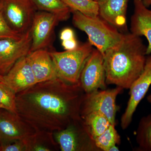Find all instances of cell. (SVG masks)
Returning a JSON list of instances; mask_svg holds the SVG:
<instances>
[{
	"label": "cell",
	"mask_w": 151,
	"mask_h": 151,
	"mask_svg": "<svg viewBox=\"0 0 151 151\" xmlns=\"http://www.w3.org/2000/svg\"><path fill=\"white\" fill-rule=\"evenodd\" d=\"M85 94L80 82L70 84L56 77L17 93V113L35 131L54 133L82 119Z\"/></svg>",
	"instance_id": "obj_1"
},
{
	"label": "cell",
	"mask_w": 151,
	"mask_h": 151,
	"mask_svg": "<svg viewBox=\"0 0 151 151\" xmlns=\"http://www.w3.org/2000/svg\"><path fill=\"white\" fill-rule=\"evenodd\" d=\"M147 48L141 37L125 33L118 45L103 55L106 84L129 89L145 67Z\"/></svg>",
	"instance_id": "obj_2"
},
{
	"label": "cell",
	"mask_w": 151,
	"mask_h": 151,
	"mask_svg": "<svg viewBox=\"0 0 151 151\" xmlns=\"http://www.w3.org/2000/svg\"><path fill=\"white\" fill-rule=\"evenodd\" d=\"M71 13L73 25L86 33L88 41L103 55L123 40L125 33L120 32L100 16H88L76 11H71Z\"/></svg>",
	"instance_id": "obj_3"
},
{
	"label": "cell",
	"mask_w": 151,
	"mask_h": 151,
	"mask_svg": "<svg viewBox=\"0 0 151 151\" xmlns=\"http://www.w3.org/2000/svg\"><path fill=\"white\" fill-rule=\"evenodd\" d=\"M92 46L87 41L73 50L49 51L57 77L70 84L79 83L81 70L93 50Z\"/></svg>",
	"instance_id": "obj_4"
},
{
	"label": "cell",
	"mask_w": 151,
	"mask_h": 151,
	"mask_svg": "<svg viewBox=\"0 0 151 151\" xmlns=\"http://www.w3.org/2000/svg\"><path fill=\"white\" fill-rule=\"evenodd\" d=\"M123 89L116 86L113 89H101L89 94L85 93L80 110L81 117L97 112L104 115L111 124L116 126V113L118 110L116 98Z\"/></svg>",
	"instance_id": "obj_5"
},
{
	"label": "cell",
	"mask_w": 151,
	"mask_h": 151,
	"mask_svg": "<svg viewBox=\"0 0 151 151\" xmlns=\"http://www.w3.org/2000/svg\"><path fill=\"white\" fill-rule=\"evenodd\" d=\"M53 134L61 151H100L87 131L82 119Z\"/></svg>",
	"instance_id": "obj_6"
},
{
	"label": "cell",
	"mask_w": 151,
	"mask_h": 151,
	"mask_svg": "<svg viewBox=\"0 0 151 151\" xmlns=\"http://www.w3.org/2000/svg\"><path fill=\"white\" fill-rule=\"evenodd\" d=\"M3 13L12 28L24 34L30 28L36 7L33 0H1Z\"/></svg>",
	"instance_id": "obj_7"
},
{
	"label": "cell",
	"mask_w": 151,
	"mask_h": 151,
	"mask_svg": "<svg viewBox=\"0 0 151 151\" xmlns=\"http://www.w3.org/2000/svg\"><path fill=\"white\" fill-rule=\"evenodd\" d=\"M79 82L86 94L106 89L104 58L97 49H93L86 60L81 70Z\"/></svg>",
	"instance_id": "obj_8"
},
{
	"label": "cell",
	"mask_w": 151,
	"mask_h": 151,
	"mask_svg": "<svg viewBox=\"0 0 151 151\" xmlns=\"http://www.w3.org/2000/svg\"><path fill=\"white\" fill-rule=\"evenodd\" d=\"M32 40L30 28L19 39H0L1 75H6L19 60L29 53Z\"/></svg>",
	"instance_id": "obj_9"
},
{
	"label": "cell",
	"mask_w": 151,
	"mask_h": 151,
	"mask_svg": "<svg viewBox=\"0 0 151 151\" xmlns=\"http://www.w3.org/2000/svg\"><path fill=\"white\" fill-rule=\"evenodd\" d=\"M151 85V55L147 57L144 69L129 88L130 97L121 117V127L125 130L129 126L137 107L145 96Z\"/></svg>",
	"instance_id": "obj_10"
},
{
	"label": "cell",
	"mask_w": 151,
	"mask_h": 151,
	"mask_svg": "<svg viewBox=\"0 0 151 151\" xmlns=\"http://www.w3.org/2000/svg\"><path fill=\"white\" fill-rule=\"evenodd\" d=\"M60 20L50 13L42 11L36 12L30 27L32 44L30 52L46 49L51 45L55 27Z\"/></svg>",
	"instance_id": "obj_11"
},
{
	"label": "cell",
	"mask_w": 151,
	"mask_h": 151,
	"mask_svg": "<svg viewBox=\"0 0 151 151\" xmlns=\"http://www.w3.org/2000/svg\"><path fill=\"white\" fill-rule=\"evenodd\" d=\"M35 132L18 114L0 109V146L23 139Z\"/></svg>",
	"instance_id": "obj_12"
},
{
	"label": "cell",
	"mask_w": 151,
	"mask_h": 151,
	"mask_svg": "<svg viewBox=\"0 0 151 151\" xmlns=\"http://www.w3.org/2000/svg\"><path fill=\"white\" fill-rule=\"evenodd\" d=\"M4 77V83L16 94L36 83L27 55L19 60Z\"/></svg>",
	"instance_id": "obj_13"
},
{
	"label": "cell",
	"mask_w": 151,
	"mask_h": 151,
	"mask_svg": "<svg viewBox=\"0 0 151 151\" xmlns=\"http://www.w3.org/2000/svg\"><path fill=\"white\" fill-rule=\"evenodd\" d=\"M130 0H97L99 15L120 32L128 31L127 14Z\"/></svg>",
	"instance_id": "obj_14"
},
{
	"label": "cell",
	"mask_w": 151,
	"mask_h": 151,
	"mask_svg": "<svg viewBox=\"0 0 151 151\" xmlns=\"http://www.w3.org/2000/svg\"><path fill=\"white\" fill-rule=\"evenodd\" d=\"M134 11L131 18V33L138 36H144L148 44L146 55L151 54V10L149 9L142 0H134Z\"/></svg>",
	"instance_id": "obj_15"
},
{
	"label": "cell",
	"mask_w": 151,
	"mask_h": 151,
	"mask_svg": "<svg viewBox=\"0 0 151 151\" xmlns=\"http://www.w3.org/2000/svg\"><path fill=\"white\" fill-rule=\"evenodd\" d=\"M27 58L37 83L57 77L54 64L47 50H38L29 52Z\"/></svg>",
	"instance_id": "obj_16"
},
{
	"label": "cell",
	"mask_w": 151,
	"mask_h": 151,
	"mask_svg": "<svg viewBox=\"0 0 151 151\" xmlns=\"http://www.w3.org/2000/svg\"><path fill=\"white\" fill-rule=\"evenodd\" d=\"M24 140L26 151H55L60 150L53 132L35 131Z\"/></svg>",
	"instance_id": "obj_17"
},
{
	"label": "cell",
	"mask_w": 151,
	"mask_h": 151,
	"mask_svg": "<svg viewBox=\"0 0 151 151\" xmlns=\"http://www.w3.org/2000/svg\"><path fill=\"white\" fill-rule=\"evenodd\" d=\"M36 8L56 16L60 21L69 18L71 9L61 0H33Z\"/></svg>",
	"instance_id": "obj_18"
},
{
	"label": "cell",
	"mask_w": 151,
	"mask_h": 151,
	"mask_svg": "<svg viewBox=\"0 0 151 151\" xmlns=\"http://www.w3.org/2000/svg\"><path fill=\"white\" fill-rule=\"evenodd\" d=\"M90 136L94 139L108 129L111 123L101 113L93 112L81 117Z\"/></svg>",
	"instance_id": "obj_19"
},
{
	"label": "cell",
	"mask_w": 151,
	"mask_h": 151,
	"mask_svg": "<svg viewBox=\"0 0 151 151\" xmlns=\"http://www.w3.org/2000/svg\"><path fill=\"white\" fill-rule=\"evenodd\" d=\"M136 139L138 146L136 150L151 151V113L140 120Z\"/></svg>",
	"instance_id": "obj_20"
},
{
	"label": "cell",
	"mask_w": 151,
	"mask_h": 151,
	"mask_svg": "<svg viewBox=\"0 0 151 151\" xmlns=\"http://www.w3.org/2000/svg\"><path fill=\"white\" fill-rule=\"evenodd\" d=\"M121 141V137L115 125L111 124L104 133L94 139L96 147L100 151H109L113 146L120 145Z\"/></svg>",
	"instance_id": "obj_21"
},
{
	"label": "cell",
	"mask_w": 151,
	"mask_h": 151,
	"mask_svg": "<svg viewBox=\"0 0 151 151\" xmlns=\"http://www.w3.org/2000/svg\"><path fill=\"white\" fill-rule=\"evenodd\" d=\"M71 9L90 17L99 15V7L94 0H61Z\"/></svg>",
	"instance_id": "obj_22"
},
{
	"label": "cell",
	"mask_w": 151,
	"mask_h": 151,
	"mask_svg": "<svg viewBox=\"0 0 151 151\" xmlns=\"http://www.w3.org/2000/svg\"><path fill=\"white\" fill-rule=\"evenodd\" d=\"M16 93L2 82H0V109L17 113Z\"/></svg>",
	"instance_id": "obj_23"
},
{
	"label": "cell",
	"mask_w": 151,
	"mask_h": 151,
	"mask_svg": "<svg viewBox=\"0 0 151 151\" xmlns=\"http://www.w3.org/2000/svg\"><path fill=\"white\" fill-rule=\"evenodd\" d=\"M23 34L15 31L8 23L3 13L2 3L0 1V39L18 40L22 37Z\"/></svg>",
	"instance_id": "obj_24"
},
{
	"label": "cell",
	"mask_w": 151,
	"mask_h": 151,
	"mask_svg": "<svg viewBox=\"0 0 151 151\" xmlns=\"http://www.w3.org/2000/svg\"><path fill=\"white\" fill-rule=\"evenodd\" d=\"M0 151H26L24 140H20L13 142L0 146Z\"/></svg>",
	"instance_id": "obj_25"
},
{
	"label": "cell",
	"mask_w": 151,
	"mask_h": 151,
	"mask_svg": "<svg viewBox=\"0 0 151 151\" xmlns=\"http://www.w3.org/2000/svg\"><path fill=\"white\" fill-rule=\"evenodd\" d=\"M61 44L65 50H73L79 46L76 38L69 40L62 41Z\"/></svg>",
	"instance_id": "obj_26"
},
{
	"label": "cell",
	"mask_w": 151,
	"mask_h": 151,
	"mask_svg": "<svg viewBox=\"0 0 151 151\" xmlns=\"http://www.w3.org/2000/svg\"><path fill=\"white\" fill-rule=\"evenodd\" d=\"M60 38L61 41L69 40L75 38V34L73 29L70 28H66L60 33Z\"/></svg>",
	"instance_id": "obj_27"
},
{
	"label": "cell",
	"mask_w": 151,
	"mask_h": 151,
	"mask_svg": "<svg viewBox=\"0 0 151 151\" xmlns=\"http://www.w3.org/2000/svg\"><path fill=\"white\" fill-rule=\"evenodd\" d=\"M142 1L146 6L149 7L151 6V0H142Z\"/></svg>",
	"instance_id": "obj_28"
},
{
	"label": "cell",
	"mask_w": 151,
	"mask_h": 151,
	"mask_svg": "<svg viewBox=\"0 0 151 151\" xmlns=\"http://www.w3.org/2000/svg\"><path fill=\"white\" fill-rule=\"evenodd\" d=\"M119 150V148H118L116 145L113 146V147H111V148L109 149V151H116Z\"/></svg>",
	"instance_id": "obj_29"
},
{
	"label": "cell",
	"mask_w": 151,
	"mask_h": 151,
	"mask_svg": "<svg viewBox=\"0 0 151 151\" xmlns=\"http://www.w3.org/2000/svg\"><path fill=\"white\" fill-rule=\"evenodd\" d=\"M147 99L148 102V103L151 104V94H150L149 96H147Z\"/></svg>",
	"instance_id": "obj_30"
},
{
	"label": "cell",
	"mask_w": 151,
	"mask_h": 151,
	"mask_svg": "<svg viewBox=\"0 0 151 151\" xmlns=\"http://www.w3.org/2000/svg\"><path fill=\"white\" fill-rule=\"evenodd\" d=\"M4 79L3 76L0 74V82H2L4 83Z\"/></svg>",
	"instance_id": "obj_31"
},
{
	"label": "cell",
	"mask_w": 151,
	"mask_h": 151,
	"mask_svg": "<svg viewBox=\"0 0 151 151\" xmlns=\"http://www.w3.org/2000/svg\"><path fill=\"white\" fill-rule=\"evenodd\" d=\"M94 1H97V0H94Z\"/></svg>",
	"instance_id": "obj_32"
}]
</instances>
